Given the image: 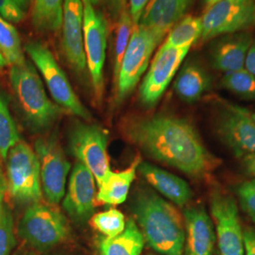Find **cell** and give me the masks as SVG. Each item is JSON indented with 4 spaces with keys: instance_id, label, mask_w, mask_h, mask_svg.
<instances>
[{
    "instance_id": "obj_17",
    "label": "cell",
    "mask_w": 255,
    "mask_h": 255,
    "mask_svg": "<svg viewBox=\"0 0 255 255\" xmlns=\"http://www.w3.org/2000/svg\"><path fill=\"white\" fill-rule=\"evenodd\" d=\"M62 25L63 49L66 61L76 72L82 73L87 67L83 44L82 0H64Z\"/></svg>"
},
{
    "instance_id": "obj_23",
    "label": "cell",
    "mask_w": 255,
    "mask_h": 255,
    "mask_svg": "<svg viewBox=\"0 0 255 255\" xmlns=\"http://www.w3.org/2000/svg\"><path fill=\"white\" fill-rule=\"evenodd\" d=\"M140 163V159L136 158L127 169L119 172L112 171L107 180L99 188L97 199L110 205L123 203L127 200L128 194L131 183L135 179L137 168Z\"/></svg>"
},
{
    "instance_id": "obj_41",
    "label": "cell",
    "mask_w": 255,
    "mask_h": 255,
    "mask_svg": "<svg viewBox=\"0 0 255 255\" xmlns=\"http://www.w3.org/2000/svg\"><path fill=\"white\" fill-rule=\"evenodd\" d=\"M219 1H220V0H202V4H203L204 9L209 8L212 5H214L215 3L219 2Z\"/></svg>"
},
{
    "instance_id": "obj_2",
    "label": "cell",
    "mask_w": 255,
    "mask_h": 255,
    "mask_svg": "<svg viewBox=\"0 0 255 255\" xmlns=\"http://www.w3.org/2000/svg\"><path fill=\"white\" fill-rule=\"evenodd\" d=\"M145 243L160 255H183L185 231L182 215L170 202L148 189L137 192L132 204Z\"/></svg>"
},
{
    "instance_id": "obj_38",
    "label": "cell",
    "mask_w": 255,
    "mask_h": 255,
    "mask_svg": "<svg viewBox=\"0 0 255 255\" xmlns=\"http://www.w3.org/2000/svg\"><path fill=\"white\" fill-rule=\"evenodd\" d=\"M241 159L245 171L255 180V153L246 155Z\"/></svg>"
},
{
    "instance_id": "obj_36",
    "label": "cell",
    "mask_w": 255,
    "mask_h": 255,
    "mask_svg": "<svg viewBox=\"0 0 255 255\" xmlns=\"http://www.w3.org/2000/svg\"><path fill=\"white\" fill-rule=\"evenodd\" d=\"M244 68L255 77V38H254L253 43L248 51Z\"/></svg>"
},
{
    "instance_id": "obj_24",
    "label": "cell",
    "mask_w": 255,
    "mask_h": 255,
    "mask_svg": "<svg viewBox=\"0 0 255 255\" xmlns=\"http://www.w3.org/2000/svg\"><path fill=\"white\" fill-rule=\"evenodd\" d=\"M64 0H34L32 24L40 32H54L63 24Z\"/></svg>"
},
{
    "instance_id": "obj_10",
    "label": "cell",
    "mask_w": 255,
    "mask_h": 255,
    "mask_svg": "<svg viewBox=\"0 0 255 255\" xmlns=\"http://www.w3.org/2000/svg\"><path fill=\"white\" fill-rule=\"evenodd\" d=\"M83 3V44L86 64L96 99L101 101L104 88V64L108 37V24L104 15L94 8L89 0Z\"/></svg>"
},
{
    "instance_id": "obj_7",
    "label": "cell",
    "mask_w": 255,
    "mask_h": 255,
    "mask_svg": "<svg viewBox=\"0 0 255 255\" xmlns=\"http://www.w3.org/2000/svg\"><path fill=\"white\" fill-rule=\"evenodd\" d=\"M214 126L220 141L237 158L255 153V120L248 110L221 101L216 109Z\"/></svg>"
},
{
    "instance_id": "obj_39",
    "label": "cell",
    "mask_w": 255,
    "mask_h": 255,
    "mask_svg": "<svg viewBox=\"0 0 255 255\" xmlns=\"http://www.w3.org/2000/svg\"><path fill=\"white\" fill-rule=\"evenodd\" d=\"M7 189H8L7 182H6V179L4 177V174L2 172V169L0 167V205L3 203L4 196H5V193H6Z\"/></svg>"
},
{
    "instance_id": "obj_20",
    "label": "cell",
    "mask_w": 255,
    "mask_h": 255,
    "mask_svg": "<svg viewBox=\"0 0 255 255\" xmlns=\"http://www.w3.org/2000/svg\"><path fill=\"white\" fill-rule=\"evenodd\" d=\"M137 170L152 188L178 206H184L192 200L193 193L183 179L149 163H140Z\"/></svg>"
},
{
    "instance_id": "obj_25",
    "label": "cell",
    "mask_w": 255,
    "mask_h": 255,
    "mask_svg": "<svg viewBox=\"0 0 255 255\" xmlns=\"http://www.w3.org/2000/svg\"><path fill=\"white\" fill-rule=\"evenodd\" d=\"M202 23L201 17L186 15L174 26L166 35L164 45L177 48L191 47L201 38Z\"/></svg>"
},
{
    "instance_id": "obj_29",
    "label": "cell",
    "mask_w": 255,
    "mask_h": 255,
    "mask_svg": "<svg viewBox=\"0 0 255 255\" xmlns=\"http://www.w3.org/2000/svg\"><path fill=\"white\" fill-rule=\"evenodd\" d=\"M19 133L7 102L0 95V157L6 160L9 149L17 144Z\"/></svg>"
},
{
    "instance_id": "obj_13",
    "label": "cell",
    "mask_w": 255,
    "mask_h": 255,
    "mask_svg": "<svg viewBox=\"0 0 255 255\" xmlns=\"http://www.w3.org/2000/svg\"><path fill=\"white\" fill-rule=\"evenodd\" d=\"M189 49V47L177 48L164 44L158 49L139 90V99L144 106L151 108L160 101Z\"/></svg>"
},
{
    "instance_id": "obj_15",
    "label": "cell",
    "mask_w": 255,
    "mask_h": 255,
    "mask_svg": "<svg viewBox=\"0 0 255 255\" xmlns=\"http://www.w3.org/2000/svg\"><path fill=\"white\" fill-rule=\"evenodd\" d=\"M96 183L95 177L84 164L79 161L74 164L63 207L75 222L82 224L93 217L97 199Z\"/></svg>"
},
{
    "instance_id": "obj_46",
    "label": "cell",
    "mask_w": 255,
    "mask_h": 255,
    "mask_svg": "<svg viewBox=\"0 0 255 255\" xmlns=\"http://www.w3.org/2000/svg\"></svg>"
},
{
    "instance_id": "obj_4",
    "label": "cell",
    "mask_w": 255,
    "mask_h": 255,
    "mask_svg": "<svg viewBox=\"0 0 255 255\" xmlns=\"http://www.w3.org/2000/svg\"><path fill=\"white\" fill-rule=\"evenodd\" d=\"M7 161V187L19 203L33 204L42 198L40 163L36 153L25 142L19 141L9 149Z\"/></svg>"
},
{
    "instance_id": "obj_28",
    "label": "cell",
    "mask_w": 255,
    "mask_h": 255,
    "mask_svg": "<svg viewBox=\"0 0 255 255\" xmlns=\"http://www.w3.org/2000/svg\"><path fill=\"white\" fill-rule=\"evenodd\" d=\"M134 27L135 26L132 22L128 8L125 7L119 14V23L117 27V36L114 51V73L116 79L119 75L120 65Z\"/></svg>"
},
{
    "instance_id": "obj_30",
    "label": "cell",
    "mask_w": 255,
    "mask_h": 255,
    "mask_svg": "<svg viewBox=\"0 0 255 255\" xmlns=\"http://www.w3.org/2000/svg\"><path fill=\"white\" fill-rule=\"evenodd\" d=\"M90 221L92 226L107 238L119 236L126 226L124 215L117 209H109L93 215Z\"/></svg>"
},
{
    "instance_id": "obj_31",
    "label": "cell",
    "mask_w": 255,
    "mask_h": 255,
    "mask_svg": "<svg viewBox=\"0 0 255 255\" xmlns=\"http://www.w3.org/2000/svg\"><path fill=\"white\" fill-rule=\"evenodd\" d=\"M15 244L13 219L10 210L0 205V255H9Z\"/></svg>"
},
{
    "instance_id": "obj_37",
    "label": "cell",
    "mask_w": 255,
    "mask_h": 255,
    "mask_svg": "<svg viewBox=\"0 0 255 255\" xmlns=\"http://www.w3.org/2000/svg\"><path fill=\"white\" fill-rule=\"evenodd\" d=\"M105 3L108 7L111 14L115 17H118L126 7V0H105Z\"/></svg>"
},
{
    "instance_id": "obj_1",
    "label": "cell",
    "mask_w": 255,
    "mask_h": 255,
    "mask_svg": "<svg viewBox=\"0 0 255 255\" xmlns=\"http://www.w3.org/2000/svg\"><path fill=\"white\" fill-rule=\"evenodd\" d=\"M126 133L147 156L192 178L203 179L218 166V159L187 119L171 115L133 119Z\"/></svg>"
},
{
    "instance_id": "obj_34",
    "label": "cell",
    "mask_w": 255,
    "mask_h": 255,
    "mask_svg": "<svg viewBox=\"0 0 255 255\" xmlns=\"http://www.w3.org/2000/svg\"><path fill=\"white\" fill-rule=\"evenodd\" d=\"M148 1L149 0H129L128 10L134 26H137L139 24L143 11L146 8Z\"/></svg>"
},
{
    "instance_id": "obj_26",
    "label": "cell",
    "mask_w": 255,
    "mask_h": 255,
    "mask_svg": "<svg viewBox=\"0 0 255 255\" xmlns=\"http://www.w3.org/2000/svg\"><path fill=\"white\" fill-rule=\"evenodd\" d=\"M0 54L7 65L13 66L24 64V56L21 39L13 25L0 15Z\"/></svg>"
},
{
    "instance_id": "obj_5",
    "label": "cell",
    "mask_w": 255,
    "mask_h": 255,
    "mask_svg": "<svg viewBox=\"0 0 255 255\" xmlns=\"http://www.w3.org/2000/svg\"><path fill=\"white\" fill-rule=\"evenodd\" d=\"M18 235L29 246L43 251L64 241L69 236V225L59 210L37 202L24 213Z\"/></svg>"
},
{
    "instance_id": "obj_45",
    "label": "cell",
    "mask_w": 255,
    "mask_h": 255,
    "mask_svg": "<svg viewBox=\"0 0 255 255\" xmlns=\"http://www.w3.org/2000/svg\"></svg>"
},
{
    "instance_id": "obj_27",
    "label": "cell",
    "mask_w": 255,
    "mask_h": 255,
    "mask_svg": "<svg viewBox=\"0 0 255 255\" xmlns=\"http://www.w3.org/2000/svg\"><path fill=\"white\" fill-rule=\"evenodd\" d=\"M221 85L227 91L243 100L255 101V77L245 68L224 74Z\"/></svg>"
},
{
    "instance_id": "obj_9",
    "label": "cell",
    "mask_w": 255,
    "mask_h": 255,
    "mask_svg": "<svg viewBox=\"0 0 255 255\" xmlns=\"http://www.w3.org/2000/svg\"><path fill=\"white\" fill-rule=\"evenodd\" d=\"M201 40L209 41L255 26V0H220L204 9Z\"/></svg>"
},
{
    "instance_id": "obj_22",
    "label": "cell",
    "mask_w": 255,
    "mask_h": 255,
    "mask_svg": "<svg viewBox=\"0 0 255 255\" xmlns=\"http://www.w3.org/2000/svg\"><path fill=\"white\" fill-rule=\"evenodd\" d=\"M145 239L134 219L126 222L124 231L113 238H102L100 242L101 255H141Z\"/></svg>"
},
{
    "instance_id": "obj_42",
    "label": "cell",
    "mask_w": 255,
    "mask_h": 255,
    "mask_svg": "<svg viewBox=\"0 0 255 255\" xmlns=\"http://www.w3.org/2000/svg\"><path fill=\"white\" fill-rule=\"evenodd\" d=\"M6 65H7V64H6L5 60H4V58L2 57V55L0 54V70H1L2 68H4Z\"/></svg>"
},
{
    "instance_id": "obj_11",
    "label": "cell",
    "mask_w": 255,
    "mask_h": 255,
    "mask_svg": "<svg viewBox=\"0 0 255 255\" xmlns=\"http://www.w3.org/2000/svg\"><path fill=\"white\" fill-rule=\"evenodd\" d=\"M69 147L78 161L90 170L100 188L112 172L104 130L96 125L77 123L69 133Z\"/></svg>"
},
{
    "instance_id": "obj_6",
    "label": "cell",
    "mask_w": 255,
    "mask_h": 255,
    "mask_svg": "<svg viewBox=\"0 0 255 255\" xmlns=\"http://www.w3.org/2000/svg\"><path fill=\"white\" fill-rule=\"evenodd\" d=\"M29 58L36 65L46 82L51 97L62 108L85 120L91 114L80 101L62 67L55 60L52 52L41 42H29L25 46Z\"/></svg>"
},
{
    "instance_id": "obj_19",
    "label": "cell",
    "mask_w": 255,
    "mask_h": 255,
    "mask_svg": "<svg viewBox=\"0 0 255 255\" xmlns=\"http://www.w3.org/2000/svg\"><path fill=\"white\" fill-rule=\"evenodd\" d=\"M193 0H149L139 24L152 31L162 41L184 16Z\"/></svg>"
},
{
    "instance_id": "obj_8",
    "label": "cell",
    "mask_w": 255,
    "mask_h": 255,
    "mask_svg": "<svg viewBox=\"0 0 255 255\" xmlns=\"http://www.w3.org/2000/svg\"><path fill=\"white\" fill-rule=\"evenodd\" d=\"M162 40L152 31L138 24L133 28L120 65L117 83V101H124L134 90L146 72L155 48Z\"/></svg>"
},
{
    "instance_id": "obj_32",
    "label": "cell",
    "mask_w": 255,
    "mask_h": 255,
    "mask_svg": "<svg viewBox=\"0 0 255 255\" xmlns=\"http://www.w3.org/2000/svg\"><path fill=\"white\" fill-rule=\"evenodd\" d=\"M241 208L255 223V180L241 182L237 188Z\"/></svg>"
},
{
    "instance_id": "obj_12",
    "label": "cell",
    "mask_w": 255,
    "mask_h": 255,
    "mask_svg": "<svg viewBox=\"0 0 255 255\" xmlns=\"http://www.w3.org/2000/svg\"><path fill=\"white\" fill-rule=\"evenodd\" d=\"M210 212L219 255H245L244 231L236 200L231 195L216 189L210 197Z\"/></svg>"
},
{
    "instance_id": "obj_33",
    "label": "cell",
    "mask_w": 255,
    "mask_h": 255,
    "mask_svg": "<svg viewBox=\"0 0 255 255\" xmlns=\"http://www.w3.org/2000/svg\"><path fill=\"white\" fill-rule=\"evenodd\" d=\"M0 15L9 22L19 23L26 16V11L19 7L14 0H0Z\"/></svg>"
},
{
    "instance_id": "obj_44",
    "label": "cell",
    "mask_w": 255,
    "mask_h": 255,
    "mask_svg": "<svg viewBox=\"0 0 255 255\" xmlns=\"http://www.w3.org/2000/svg\"><path fill=\"white\" fill-rule=\"evenodd\" d=\"M253 118H254V119L255 120V114H253Z\"/></svg>"
},
{
    "instance_id": "obj_18",
    "label": "cell",
    "mask_w": 255,
    "mask_h": 255,
    "mask_svg": "<svg viewBox=\"0 0 255 255\" xmlns=\"http://www.w3.org/2000/svg\"><path fill=\"white\" fill-rule=\"evenodd\" d=\"M254 36L250 31L226 34L214 39L208 50L212 67L224 74L244 68Z\"/></svg>"
},
{
    "instance_id": "obj_16",
    "label": "cell",
    "mask_w": 255,
    "mask_h": 255,
    "mask_svg": "<svg viewBox=\"0 0 255 255\" xmlns=\"http://www.w3.org/2000/svg\"><path fill=\"white\" fill-rule=\"evenodd\" d=\"M185 240L183 255H217L213 219L202 205L190 206L183 215Z\"/></svg>"
},
{
    "instance_id": "obj_35",
    "label": "cell",
    "mask_w": 255,
    "mask_h": 255,
    "mask_svg": "<svg viewBox=\"0 0 255 255\" xmlns=\"http://www.w3.org/2000/svg\"><path fill=\"white\" fill-rule=\"evenodd\" d=\"M245 255H255V229L244 230Z\"/></svg>"
},
{
    "instance_id": "obj_3",
    "label": "cell",
    "mask_w": 255,
    "mask_h": 255,
    "mask_svg": "<svg viewBox=\"0 0 255 255\" xmlns=\"http://www.w3.org/2000/svg\"><path fill=\"white\" fill-rule=\"evenodd\" d=\"M9 81L28 123L36 129L51 126L60 109L48 99L39 75L28 62L10 66Z\"/></svg>"
},
{
    "instance_id": "obj_40",
    "label": "cell",
    "mask_w": 255,
    "mask_h": 255,
    "mask_svg": "<svg viewBox=\"0 0 255 255\" xmlns=\"http://www.w3.org/2000/svg\"><path fill=\"white\" fill-rule=\"evenodd\" d=\"M14 2L18 5L19 7L21 9H23L24 11H26L28 7H29V4H30V0H14Z\"/></svg>"
},
{
    "instance_id": "obj_43",
    "label": "cell",
    "mask_w": 255,
    "mask_h": 255,
    "mask_svg": "<svg viewBox=\"0 0 255 255\" xmlns=\"http://www.w3.org/2000/svg\"><path fill=\"white\" fill-rule=\"evenodd\" d=\"M89 1H90V2H91L92 5H93V6H94V5H97V4H99V3H100V1H101V0H89Z\"/></svg>"
},
{
    "instance_id": "obj_21",
    "label": "cell",
    "mask_w": 255,
    "mask_h": 255,
    "mask_svg": "<svg viewBox=\"0 0 255 255\" xmlns=\"http://www.w3.org/2000/svg\"><path fill=\"white\" fill-rule=\"evenodd\" d=\"M212 78L207 69L198 61L184 64L174 82L177 96L186 103H194L209 91Z\"/></svg>"
},
{
    "instance_id": "obj_14",
    "label": "cell",
    "mask_w": 255,
    "mask_h": 255,
    "mask_svg": "<svg viewBox=\"0 0 255 255\" xmlns=\"http://www.w3.org/2000/svg\"><path fill=\"white\" fill-rule=\"evenodd\" d=\"M34 146L40 163L42 191L48 202L58 204L65 195L71 164L54 140L39 139Z\"/></svg>"
}]
</instances>
